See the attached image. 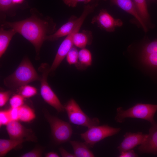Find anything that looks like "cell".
<instances>
[{
    "mask_svg": "<svg viewBox=\"0 0 157 157\" xmlns=\"http://www.w3.org/2000/svg\"><path fill=\"white\" fill-rule=\"evenodd\" d=\"M19 88V94L24 98L32 97L37 93V89L31 86L26 85Z\"/></svg>",
    "mask_w": 157,
    "mask_h": 157,
    "instance_id": "cell-23",
    "label": "cell"
},
{
    "mask_svg": "<svg viewBox=\"0 0 157 157\" xmlns=\"http://www.w3.org/2000/svg\"><path fill=\"white\" fill-rule=\"evenodd\" d=\"M12 0H0V9L5 11L10 8L13 5Z\"/></svg>",
    "mask_w": 157,
    "mask_h": 157,
    "instance_id": "cell-29",
    "label": "cell"
},
{
    "mask_svg": "<svg viewBox=\"0 0 157 157\" xmlns=\"http://www.w3.org/2000/svg\"><path fill=\"white\" fill-rule=\"evenodd\" d=\"M141 60L146 66L157 70V52L141 55Z\"/></svg>",
    "mask_w": 157,
    "mask_h": 157,
    "instance_id": "cell-22",
    "label": "cell"
},
{
    "mask_svg": "<svg viewBox=\"0 0 157 157\" xmlns=\"http://www.w3.org/2000/svg\"><path fill=\"white\" fill-rule=\"evenodd\" d=\"M1 26L14 29L29 41L35 47L38 56L43 42L56 29V24L52 19H43L34 15L19 21L5 22Z\"/></svg>",
    "mask_w": 157,
    "mask_h": 157,
    "instance_id": "cell-1",
    "label": "cell"
},
{
    "mask_svg": "<svg viewBox=\"0 0 157 157\" xmlns=\"http://www.w3.org/2000/svg\"><path fill=\"white\" fill-rule=\"evenodd\" d=\"M50 67L47 63H42L39 67L41 72L40 92L44 101L53 107L58 112H62L65 110L63 106L58 98L49 86L47 81V77L50 73Z\"/></svg>",
    "mask_w": 157,
    "mask_h": 157,
    "instance_id": "cell-6",
    "label": "cell"
},
{
    "mask_svg": "<svg viewBox=\"0 0 157 157\" xmlns=\"http://www.w3.org/2000/svg\"><path fill=\"white\" fill-rule=\"evenodd\" d=\"M24 98L19 94L13 96L9 100L11 108H19L23 105Z\"/></svg>",
    "mask_w": 157,
    "mask_h": 157,
    "instance_id": "cell-26",
    "label": "cell"
},
{
    "mask_svg": "<svg viewBox=\"0 0 157 157\" xmlns=\"http://www.w3.org/2000/svg\"><path fill=\"white\" fill-rule=\"evenodd\" d=\"M24 0H12L13 4H19L22 3Z\"/></svg>",
    "mask_w": 157,
    "mask_h": 157,
    "instance_id": "cell-36",
    "label": "cell"
},
{
    "mask_svg": "<svg viewBox=\"0 0 157 157\" xmlns=\"http://www.w3.org/2000/svg\"><path fill=\"white\" fill-rule=\"evenodd\" d=\"M78 18L74 15L72 16L68 22L63 25L56 31L48 36L47 40L54 41L60 38L67 36L72 30Z\"/></svg>",
    "mask_w": 157,
    "mask_h": 157,
    "instance_id": "cell-14",
    "label": "cell"
},
{
    "mask_svg": "<svg viewBox=\"0 0 157 157\" xmlns=\"http://www.w3.org/2000/svg\"><path fill=\"white\" fill-rule=\"evenodd\" d=\"M157 110V104L138 103L125 110L120 107L117 109L115 120L122 123L127 118H136L147 120L153 124L155 123L154 117Z\"/></svg>",
    "mask_w": 157,
    "mask_h": 157,
    "instance_id": "cell-3",
    "label": "cell"
},
{
    "mask_svg": "<svg viewBox=\"0 0 157 157\" xmlns=\"http://www.w3.org/2000/svg\"><path fill=\"white\" fill-rule=\"evenodd\" d=\"M147 134L141 132L136 133L126 132L124 135L123 141L118 147L120 152L132 149L136 146L140 145L145 140Z\"/></svg>",
    "mask_w": 157,
    "mask_h": 157,
    "instance_id": "cell-12",
    "label": "cell"
},
{
    "mask_svg": "<svg viewBox=\"0 0 157 157\" xmlns=\"http://www.w3.org/2000/svg\"><path fill=\"white\" fill-rule=\"evenodd\" d=\"M64 106L71 123L88 128L99 124V119L97 117H89L74 99H70Z\"/></svg>",
    "mask_w": 157,
    "mask_h": 157,
    "instance_id": "cell-7",
    "label": "cell"
},
{
    "mask_svg": "<svg viewBox=\"0 0 157 157\" xmlns=\"http://www.w3.org/2000/svg\"><path fill=\"white\" fill-rule=\"evenodd\" d=\"M93 36L92 32L84 30L76 33L73 38L74 45L81 49L85 48L86 46L91 45L92 42Z\"/></svg>",
    "mask_w": 157,
    "mask_h": 157,
    "instance_id": "cell-15",
    "label": "cell"
},
{
    "mask_svg": "<svg viewBox=\"0 0 157 157\" xmlns=\"http://www.w3.org/2000/svg\"><path fill=\"white\" fill-rule=\"evenodd\" d=\"M110 1L113 4L133 15L140 23L144 31H147L146 24L139 15L132 0H110Z\"/></svg>",
    "mask_w": 157,
    "mask_h": 157,
    "instance_id": "cell-13",
    "label": "cell"
},
{
    "mask_svg": "<svg viewBox=\"0 0 157 157\" xmlns=\"http://www.w3.org/2000/svg\"><path fill=\"white\" fill-rule=\"evenodd\" d=\"M40 78L30 60L25 58L14 72L4 79L3 82L8 87L15 89L31 82L40 81Z\"/></svg>",
    "mask_w": 157,
    "mask_h": 157,
    "instance_id": "cell-2",
    "label": "cell"
},
{
    "mask_svg": "<svg viewBox=\"0 0 157 157\" xmlns=\"http://www.w3.org/2000/svg\"><path fill=\"white\" fill-rule=\"evenodd\" d=\"M120 128H114L107 124L95 126L88 128V130L81 134V138L89 147H93L97 142L104 138L118 133Z\"/></svg>",
    "mask_w": 157,
    "mask_h": 157,
    "instance_id": "cell-8",
    "label": "cell"
},
{
    "mask_svg": "<svg viewBox=\"0 0 157 157\" xmlns=\"http://www.w3.org/2000/svg\"><path fill=\"white\" fill-rule=\"evenodd\" d=\"M152 125L145 140L138 147L141 154H157V123Z\"/></svg>",
    "mask_w": 157,
    "mask_h": 157,
    "instance_id": "cell-11",
    "label": "cell"
},
{
    "mask_svg": "<svg viewBox=\"0 0 157 157\" xmlns=\"http://www.w3.org/2000/svg\"><path fill=\"white\" fill-rule=\"evenodd\" d=\"M10 95V92L8 91L0 92V107L4 106L8 100Z\"/></svg>",
    "mask_w": 157,
    "mask_h": 157,
    "instance_id": "cell-30",
    "label": "cell"
},
{
    "mask_svg": "<svg viewBox=\"0 0 157 157\" xmlns=\"http://www.w3.org/2000/svg\"><path fill=\"white\" fill-rule=\"evenodd\" d=\"M11 120L8 110H1L0 111V126L6 125Z\"/></svg>",
    "mask_w": 157,
    "mask_h": 157,
    "instance_id": "cell-27",
    "label": "cell"
},
{
    "mask_svg": "<svg viewBox=\"0 0 157 157\" xmlns=\"http://www.w3.org/2000/svg\"><path fill=\"white\" fill-rule=\"evenodd\" d=\"M92 63V57L90 51L85 48L81 49L78 52V60L75 65L79 70H83L90 66Z\"/></svg>",
    "mask_w": 157,
    "mask_h": 157,
    "instance_id": "cell-17",
    "label": "cell"
},
{
    "mask_svg": "<svg viewBox=\"0 0 157 157\" xmlns=\"http://www.w3.org/2000/svg\"><path fill=\"white\" fill-rule=\"evenodd\" d=\"M64 3L69 7L73 8L76 6L78 2H83L86 4L90 2L91 0H63Z\"/></svg>",
    "mask_w": 157,
    "mask_h": 157,
    "instance_id": "cell-31",
    "label": "cell"
},
{
    "mask_svg": "<svg viewBox=\"0 0 157 157\" xmlns=\"http://www.w3.org/2000/svg\"><path fill=\"white\" fill-rule=\"evenodd\" d=\"M43 112L45 117L50 124L51 135L55 142L60 144L69 141L73 133L70 124L51 115L47 111Z\"/></svg>",
    "mask_w": 157,
    "mask_h": 157,
    "instance_id": "cell-5",
    "label": "cell"
},
{
    "mask_svg": "<svg viewBox=\"0 0 157 157\" xmlns=\"http://www.w3.org/2000/svg\"><path fill=\"white\" fill-rule=\"evenodd\" d=\"M147 1L149 2H153L156 1V0H147Z\"/></svg>",
    "mask_w": 157,
    "mask_h": 157,
    "instance_id": "cell-38",
    "label": "cell"
},
{
    "mask_svg": "<svg viewBox=\"0 0 157 157\" xmlns=\"http://www.w3.org/2000/svg\"><path fill=\"white\" fill-rule=\"evenodd\" d=\"M78 52L76 47L73 45L66 56L67 61L69 64L75 65L76 63L78 60Z\"/></svg>",
    "mask_w": 157,
    "mask_h": 157,
    "instance_id": "cell-24",
    "label": "cell"
},
{
    "mask_svg": "<svg viewBox=\"0 0 157 157\" xmlns=\"http://www.w3.org/2000/svg\"><path fill=\"white\" fill-rule=\"evenodd\" d=\"M27 141H35L33 139L30 138L22 140L0 139V157L5 156L10 151L19 146L24 142Z\"/></svg>",
    "mask_w": 157,
    "mask_h": 157,
    "instance_id": "cell-16",
    "label": "cell"
},
{
    "mask_svg": "<svg viewBox=\"0 0 157 157\" xmlns=\"http://www.w3.org/2000/svg\"><path fill=\"white\" fill-rule=\"evenodd\" d=\"M99 0H91L92 2L93 3L92 4L95 5L96 6L97 5V2Z\"/></svg>",
    "mask_w": 157,
    "mask_h": 157,
    "instance_id": "cell-37",
    "label": "cell"
},
{
    "mask_svg": "<svg viewBox=\"0 0 157 157\" xmlns=\"http://www.w3.org/2000/svg\"><path fill=\"white\" fill-rule=\"evenodd\" d=\"M138 155L132 149L120 152L119 157H136Z\"/></svg>",
    "mask_w": 157,
    "mask_h": 157,
    "instance_id": "cell-33",
    "label": "cell"
},
{
    "mask_svg": "<svg viewBox=\"0 0 157 157\" xmlns=\"http://www.w3.org/2000/svg\"><path fill=\"white\" fill-rule=\"evenodd\" d=\"M8 110L11 121L19 120V108L11 107Z\"/></svg>",
    "mask_w": 157,
    "mask_h": 157,
    "instance_id": "cell-32",
    "label": "cell"
},
{
    "mask_svg": "<svg viewBox=\"0 0 157 157\" xmlns=\"http://www.w3.org/2000/svg\"><path fill=\"white\" fill-rule=\"evenodd\" d=\"M19 120L23 122H28L34 119L35 115L33 110L30 107L23 105L19 108Z\"/></svg>",
    "mask_w": 157,
    "mask_h": 157,
    "instance_id": "cell-21",
    "label": "cell"
},
{
    "mask_svg": "<svg viewBox=\"0 0 157 157\" xmlns=\"http://www.w3.org/2000/svg\"><path fill=\"white\" fill-rule=\"evenodd\" d=\"M157 52V40L147 44L143 47L141 55Z\"/></svg>",
    "mask_w": 157,
    "mask_h": 157,
    "instance_id": "cell-25",
    "label": "cell"
},
{
    "mask_svg": "<svg viewBox=\"0 0 157 157\" xmlns=\"http://www.w3.org/2000/svg\"><path fill=\"white\" fill-rule=\"evenodd\" d=\"M46 157H60L58 154L54 152H50L46 153L45 154Z\"/></svg>",
    "mask_w": 157,
    "mask_h": 157,
    "instance_id": "cell-35",
    "label": "cell"
},
{
    "mask_svg": "<svg viewBox=\"0 0 157 157\" xmlns=\"http://www.w3.org/2000/svg\"><path fill=\"white\" fill-rule=\"evenodd\" d=\"M17 33L13 29L5 30L3 27L0 30V57L6 51L13 36Z\"/></svg>",
    "mask_w": 157,
    "mask_h": 157,
    "instance_id": "cell-19",
    "label": "cell"
},
{
    "mask_svg": "<svg viewBox=\"0 0 157 157\" xmlns=\"http://www.w3.org/2000/svg\"><path fill=\"white\" fill-rule=\"evenodd\" d=\"M91 23L97 24L99 28L108 32H113L116 27L123 25L121 20L114 18L104 9L100 10L99 14L93 17Z\"/></svg>",
    "mask_w": 157,
    "mask_h": 157,
    "instance_id": "cell-9",
    "label": "cell"
},
{
    "mask_svg": "<svg viewBox=\"0 0 157 157\" xmlns=\"http://www.w3.org/2000/svg\"><path fill=\"white\" fill-rule=\"evenodd\" d=\"M42 151L39 148L34 149L31 151L23 154L21 157H40L42 156Z\"/></svg>",
    "mask_w": 157,
    "mask_h": 157,
    "instance_id": "cell-28",
    "label": "cell"
},
{
    "mask_svg": "<svg viewBox=\"0 0 157 157\" xmlns=\"http://www.w3.org/2000/svg\"><path fill=\"white\" fill-rule=\"evenodd\" d=\"M72 146L76 157H93L94 155L89 149V147L84 142L76 141H69Z\"/></svg>",
    "mask_w": 157,
    "mask_h": 157,
    "instance_id": "cell-18",
    "label": "cell"
},
{
    "mask_svg": "<svg viewBox=\"0 0 157 157\" xmlns=\"http://www.w3.org/2000/svg\"><path fill=\"white\" fill-rule=\"evenodd\" d=\"M6 126L10 139L22 140L30 138L36 141V138L32 130L25 128L18 121H11Z\"/></svg>",
    "mask_w": 157,
    "mask_h": 157,
    "instance_id": "cell-10",
    "label": "cell"
},
{
    "mask_svg": "<svg viewBox=\"0 0 157 157\" xmlns=\"http://www.w3.org/2000/svg\"><path fill=\"white\" fill-rule=\"evenodd\" d=\"M133 1L139 15L146 24L149 20L146 0H133Z\"/></svg>",
    "mask_w": 157,
    "mask_h": 157,
    "instance_id": "cell-20",
    "label": "cell"
},
{
    "mask_svg": "<svg viewBox=\"0 0 157 157\" xmlns=\"http://www.w3.org/2000/svg\"><path fill=\"white\" fill-rule=\"evenodd\" d=\"M59 150L63 157H75L74 154L69 153L62 147H60Z\"/></svg>",
    "mask_w": 157,
    "mask_h": 157,
    "instance_id": "cell-34",
    "label": "cell"
},
{
    "mask_svg": "<svg viewBox=\"0 0 157 157\" xmlns=\"http://www.w3.org/2000/svg\"><path fill=\"white\" fill-rule=\"evenodd\" d=\"M91 13L88 8H84L83 12L78 20L71 32L62 42L57 51L54 59L50 67V72L52 74L60 65L71 49L73 46V38L75 34L78 32L87 17Z\"/></svg>",
    "mask_w": 157,
    "mask_h": 157,
    "instance_id": "cell-4",
    "label": "cell"
}]
</instances>
